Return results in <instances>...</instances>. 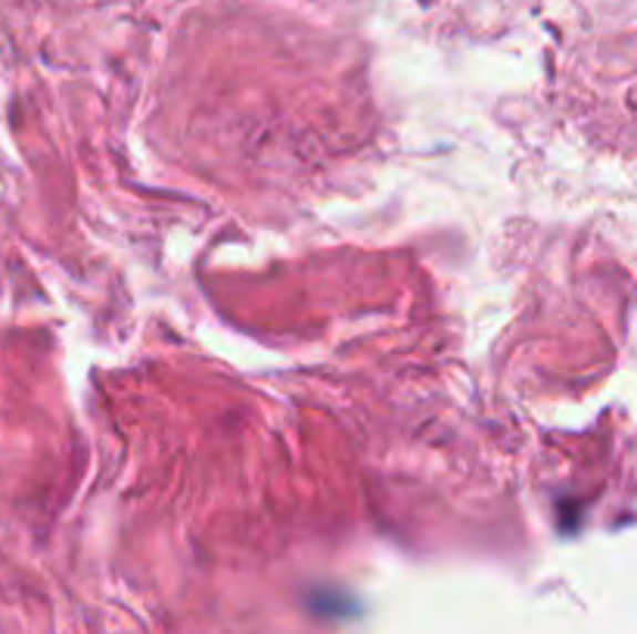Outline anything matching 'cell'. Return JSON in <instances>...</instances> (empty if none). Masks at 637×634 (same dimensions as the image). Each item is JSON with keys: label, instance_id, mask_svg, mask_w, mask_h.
<instances>
[]
</instances>
